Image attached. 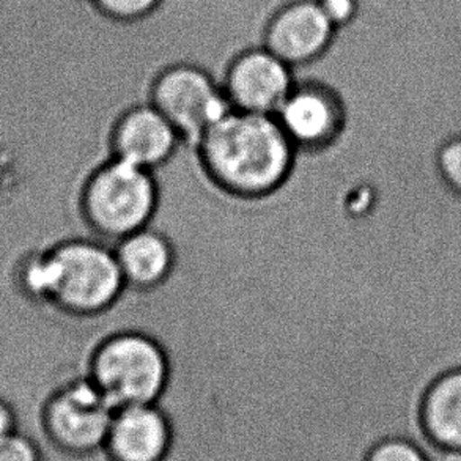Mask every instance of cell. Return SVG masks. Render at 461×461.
Returning a JSON list of instances; mask_svg holds the SVG:
<instances>
[{
	"label": "cell",
	"instance_id": "6da1fadb",
	"mask_svg": "<svg viewBox=\"0 0 461 461\" xmlns=\"http://www.w3.org/2000/svg\"><path fill=\"white\" fill-rule=\"evenodd\" d=\"M200 172L218 193L265 200L292 178L298 151L275 115L230 111L193 145Z\"/></svg>",
	"mask_w": 461,
	"mask_h": 461
},
{
	"label": "cell",
	"instance_id": "7a4b0ae2",
	"mask_svg": "<svg viewBox=\"0 0 461 461\" xmlns=\"http://www.w3.org/2000/svg\"><path fill=\"white\" fill-rule=\"evenodd\" d=\"M84 374L113 410L161 403L174 381L166 347L139 330H113L101 337Z\"/></svg>",
	"mask_w": 461,
	"mask_h": 461
},
{
	"label": "cell",
	"instance_id": "3957f363",
	"mask_svg": "<svg viewBox=\"0 0 461 461\" xmlns=\"http://www.w3.org/2000/svg\"><path fill=\"white\" fill-rule=\"evenodd\" d=\"M161 203L155 172L107 156L87 175L81 189V214L95 238L115 244L151 225Z\"/></svg>",
	"mask_w": 461,
	"mask_h": 461
},
{
	"label": "cell",
	"instance_id": "277c9868",
	"mask_svg": "<svg viewBox=\"0 0 461 461\" xmlns=\"http://www.w3.org/2000/svg\"><path fill=\"white\" fill-rule=\"evenodd\" d=\"M50 300L77 317H100L117 306L126 292L113 244L79 238L48 256Z\"/></svg>",
	"mask_w": 461,
	"mask_h": 461
},
{
	"label": "cell",
	"instance_id": "5b68a950",
	"mask_svg": "<svg viewBox=\"0 0 461 461\" xmlns=\"http://www.w3.org/2000/svg\"><path fill=\"white\" fill-rule=\"evenodd\" d=\"M167 119L185 144L194 145L230 113L218 77L197 63L164 65L151 76L147 100Z\"/></svg>",
	"mask_w": 461,
	"mask_h": 461
},
{
	"label": "cell",
	"instance_id": "8992f818",
	"mask_svg": "<svg viewBox=\"0 0 461 461\" xmlns=\"http://www.w3.org/2000/svg\"><path fill=\"white\" fill-rule=\"evenodd\" d=\"M87 375L63 381L41 403V425L50 443L75 456H87L104 447L113 416Z\"/></svg>",
	"mask_w": 461,
	"mask_h": 461
},
{
	"label": "cell",
	"instance_id": "52a82bcc",
	"mask_svg": "<svg viewBox=\"0 0 461 461\" xmlns=\"http://www.w3.org/2000/svg\"><path fill=\"white\" fill-rule=\"evenodd\" d=\"M275 119L298 155H321L342 140L348 106L334 86L306 79L296 81Z\"/></svg>",
	"mask_w": 461,
	"mask_h": 461
},
{
	"label": "cell",
	"instance_id": "ba28073f",
	"mask_svg": "<svg viewBox=\"0 0 461 461\" xmlns=\"http://www.w3.org/2000/svg\"><path fill=\"white\" fill-rule=\"evenodd\" d=\"M231 111L275 115L296 77L294 69L263 44L238 50L219 77Z\"/></svg>",
	"mask_w": 461,
	"mask_h": 461
},
{
	"label": "cell",
	"instance_id": "9c48e42d",
	"mask_svg": "<svg viewBox=\"0 0 461 461\" xmlns=\"http://www.w3.org/2000/svg\"><path fill=\"white\" fill-rule=\"evenodd\" d=\"M337 33L317 0H287L267 19L262 44L298 69L321 60L332 48Z\"/></svg>",
	"mask_w": 461,
	"mask_h": 461
},
{
	"label": "cell",
	"instance_id": "30bf717a",
	"mask_svg": "<svg viewBox=\"0 0 461 461\" xmlns=\"http://www.w3.org/2000/svg\"><path fill=\"white\" fill-rule=\"evenodd\" d=\"M183 144L174 126L149 101L122 109L107 131L109 156L155 174Z\"/></svg>",
	"mask_w": 461,
	"mask_h": 461
},
{
	"label": "cell",
	"instance_id": "8fae6325",
	"mask_svg": "<svg viewBox=\"0 0 461 461\" xmlns=\"http://www.w3.org/2000/svg\"><path fill=\"white\" fill-rule=\"evenodd\" d=\"M174 444V424L162 403L113 411L103 450L111 461H164Z\"/></svg>",
	"mask_w": 461,
	"mask_h": 461
},
{
	"label": "cell",
	"instance_id": "7c38bea8",
	"mask_svg": "<svg viewBox=\"0 0 461 461\" xmlns=\"http://www.w3.org/2000/svg\"><path fill=\"white\" fill-rule=\"evenodd\" d=\"M126 292L151 294L174 276L178 254L174 241L153 225L113 244Z\"/></svg>",
	"mask_w": 461,
	"mask_h": 461
},
{
	"label": "cell",
	"instance_id": "4fadbf2b",
	"mask_svg": "<svg viewBox=\"0 0 461 461\" xmlns=\"http://www.w3.org/2000/svg\"><path fill=\"white\" fill-rule=\"evenodd\" d=\"M422 424L439 449H461V368L431 383L422 402Z\"/></svg>",
	"mask_w": 461,
	"mask_h": 461
},
{
	"label": "cell",
	"instance_id": "5bb4252c",
	"mask_svg": "<svg viewBox=\"0 0 461 461\" xmlns=\"http://www.w3.org/2000/svg\"><path fill=\"white\" fill-rule=\"evenodd\" d=\"M164 0H95L94 8L103 18L120 23L132 24L155 14Z\"/></svg>",
	"mask_w": 461,
	"mask_h": 461
},
{
	"label": "cell",
	"instance_id": "9a60e30c",
	"mask_svg": "<svg viewBox=\"0 0 461 461\" xmlns=\"http://www.w3.org/2000/svg\"><path fill=\"white\" fill-rule=\"evenodd\" d=\"M438 170L444 183L461 197V134L441 145L438 151Z\"/></svg>",
	"mask_w": 461,
	"mask_h": 461
},
{
	"label": "cell",
	"instance_id": "2e32d148",
	"mask_svg": "<svg viewBox=\"0 0 461 461\" xmlns=\"http://www.w3.org/2000/svg\"><path fill=\"white\" fill-rule=\"evenodd\" d=\"M366 461H429L416 444L403 438H389L375 444Z\"/></svg>",
	"mask_w": 461,
	"mask_h": 461
},
{
	"label": "cell",
	"instance_id": "e0dca14e",
	"mask_svg": "<svg viewBox=\"0 0 461 461\" xmlns=\"http://www.w3.org/2000/svg\"><path fill=\"white\" fill-rule=\"evenodd\" d=\"M0 461H41L37 444L21 431L0 439Z\"/></svg>",
	"mask_w": 461,
	"mask_h": 461
},
{
	"label": "cell",
	"instance_id": "ac0fdd59",
	"mask_svg": "<svg viewBox=\"0 0 461 461\" xmlns=\"http://www.w3.org/2000/svg\"><path fill=\"white\" fill-rule=\"evenodd\" d=\"M324 16L337 31L347 29L355 23L361 10V0H317Z\"/></svg>",
	"mask_w": 461,
	"mask_h": 461
},
{
	"label": "cell",
	"instance_id": "d6986e66",
	"mask_svg": "<svg viewBox=\"0 0 461 461\" xmlns=\"http://www.w3.org/2000/svg\"><path fill=\"white\" fill-rule=\"evenodd\" d=\"M16 431V414L8 402L0 399V439Z\"/></svg>",
	"mask_w": 461,
	"mask_h": 461
},
{
	"label": "cell",
	"instance_id": "ffe728a7",
	"mask_svg": "<svg viewBox=\"0 0 461 461\" xmlns=\"http://www.w3.org/2000/svg\"><path fill=\"white\" fill-rule=\"evenodd\" d=\"M439 461H461V449H444Z\"/></svg>",
	"mask_w": 461,
	"mask_h": 461
},
{
	"label": "cell",
	"instance_id": "44dd1931",
	"mask_svg": "<svg viewBox=\"0 0 461 461\" xmlns=\"http://www.w3.org/2000/svg\"><path fill=\"white\" fill-rule=\"evenodd\" d=\"M79 2H82V4H88V5L92 6L94 5L95 0H79Z\"/></svg>",
	"mask_w": 461,
	"mask_h": 461
}]
</instances>
